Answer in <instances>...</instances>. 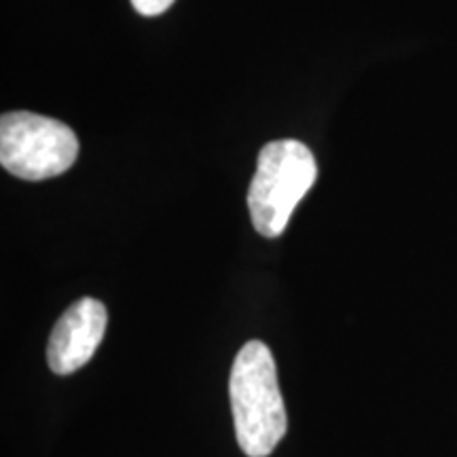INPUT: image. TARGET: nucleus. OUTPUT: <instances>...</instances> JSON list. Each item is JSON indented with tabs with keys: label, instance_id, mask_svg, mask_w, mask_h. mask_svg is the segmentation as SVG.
Wrapping results in <instances>:
<instances>
[{
	"label": "nucleus",
	"instance_id": "f257e3e1",
	"mask_svg": "<svg viewBox=\"0 0 457 457\" xmlns=\"http://www.w3.org/2000/svg\"><path fill=\"white\" fill-rule=\"evenodd\" d=\"M228 398L239 449L248 457L271 455L284 438L288 417L276 360L262 341H248L237 352L228 379Z\"/></svg>",
	"mask_w": 457,
	"mask_h": 457
},
{
	"label": "nucleus",
	"instance_id": "f03ea898",
	"mask_svg": "<svg viewBox=\"0 0 457 457\" xmlns=\"http://www.w3.org/2000/svg\"><path fill=\"white\" fill-rule=\"evenodd\" d=\"M318 179L313 153L299 140H276L261 148L248 188L253 225L261 236H282L301 199Z\"/></svg>",
	"mask_w": 457,
	"mask_h": 457
},
{
	"label": "nucleus",
	"instance_id": "7ed1b4c3",
	"mask_svg": "<svg viewBox=\"0 0 457 457\" xmlns=\"http://www.w3.org/2000/svg\"><path fill=\"white\" fill-rule=\"evenodd\" d=\"M79 140L66 123L15 111L0 119V163L24 180H47L77 162Z\"/></svg>",
	"mask_w": 457,
	"mask_h": 457
},
{
	"label": "nucleus",
	"instance_id": "20e7f679",
	"mask_svg": "<svg viewBox=\"0 0 457 457\" xmlns=\"http://www.w3.org/2000/svg\"><path fill=\"white\" fill-rule=\"evenodd\" d=\"M108 324L106 307L98 299H79L62 313L51 330L47 362L55 375H71L94 358L104 339Z\"/></svg>",
	"mask_w": 457,
	"mask_h": 457
},
{
	"label": "nucleus",
	"instance_id": "39448f33",
	"mask_svg": "<svg viewBox=\"0 0 457 457\" xmlns=\"http://www.w3.org/2000/svg\"><path fill=\"white\" fill-rule=\"evenodd\" d=\"M174 0H131L134 9L138 11L140 15L153 17V15H162L163 11H168L171 7Z\"/></svg>",
	"mask_w": 457,
	"mask_h": 457
}]
</instances>
